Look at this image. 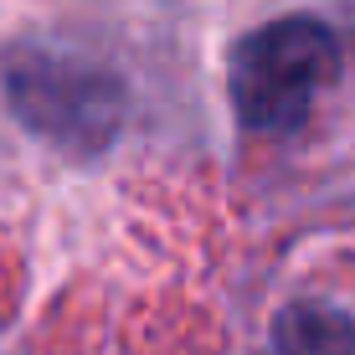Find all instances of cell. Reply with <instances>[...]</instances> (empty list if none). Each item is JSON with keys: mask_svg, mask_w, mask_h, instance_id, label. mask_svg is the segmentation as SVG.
I'll list each match as a JSON object with an SVG mask.
<instances>
[{"mask_svg": "<svg viewBox=\"0 0 355 355\" xmlns=\"http://www.w3.org/2000/svg\"><path fill=\"white\" fill-rule=\"evenodd\" d=\"M340 78V42L314 16H278L232 46L227 93L242 129L293 134Z\"/></svg>", "mask_w": 355, "mask_h": 355, "instance_id": "cell-1", "label": "cell"}, {"mask_svg": "<svg viewBox=\"0 0 355 355\" xmlns=\"http://www.w3.org/2000/svg\"><path fill=\"white\" fill-rule=\"evenodd\" d=\"M268 355H355V320L324 304H288L273 320Z\"/></svg>", "mask_w": 355, "mask_h": 355, "instance_id": "cell-2", "label": "cell"}]
</instances>
